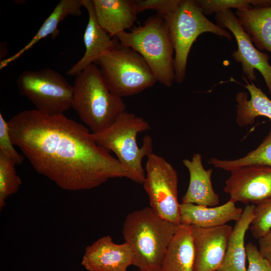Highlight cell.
Here are the masks:
<instances>
[{
  "instance_id": "484cf974",
  "label": "cell",
  "mask_w": 271,
  "mask_h": 271,
  "mask_svg": "<svg viewBox=\"0 0 271 271\" xmlns=\"http://www.w3.org/2000/svg\"><path fill=\"white\" fill-rule=\"evenodd\" d=\"M271 228V197L255 206L254 218L249 227L253 238L259 239Z\"/></svg>"
},
{
  "instance_id": "8992f818",
  "label": "cell",
  "mask_w": 271,
  "mask_h": 271,
  "mask_svg": "<svg viewBox=\"0 0 271 271\" xmlns=\"http://www.w3.org/2000/svg\"><path fill=\"white\" fill-rule=\"evenodd\" d=\"M115 39L113 46L95 63L110 91L122 98L153 86L157 81L146 61L138 52Z\"/></svg>"
},
{
  "instance_id": "8fae6325",
  "label": "cell",
  "mask_w": 271,
  "mask_h": 271,
  "mask_svg": "<svg viewBox=\"0 0 271 271\" xmlns=\"http://www.w3.org/2000/svg\"><path fill=\"white\" fill-rule=\"evenodd\" d=\"M224 191L230 200L246 205L271 197V166L249 165L231 171Z\"/></svg>"
},
{
  "instance_id": "83f0119b",
  "label": "cell",
  "mask_w": 271,
  "mask_h": 271,
  "mask_svg": "<svg viewBox=\"0 0 271 271\" xmlns=\"http://www.w3.org/2000/svg\"><path fill=\"white\" fill-rule=\"evenodd\" d=\"M15 146L10 134L8 121L0 113V153L9 158L16 165H21L24 162V157L17 151Z\"/></svg>"
},
{
  "instance_id": "4fadbf2b",
  "label": "cell",
  "mask_w": 271,
  "mask_h": 271,
  "mask_svg": "<svg viewBox=\"0 0 271 271\" xmlns=\"http://www.w3.org/2000/svg\"><path fill=\"white\" fill-rule=\"evenodd\" d=\"M133 262V252L127 242L115 243L106 235L85 248L81 264L88 271H127Z\"/></svg>"
},
{
  "instance_id": "9c48e42d",
  "label": "cell",
  "mask_w": 271,
  "mask_h": 271,
  "mask_svg": "<svg viewBox=\"0 0 271 271\" xmlns=\"http://www.w3.org/2000/svg\"><path fill=\"white\" fill-rule=\"evenodd\" d=\"M144 188L150 207L163 219L179 225L178 175L164 158L153 153L147 157Z\"/></svg>"
},
{
  "instance_id": "ba28073f",
  "label": "cell",
  "mask_w": 271,
  "mask_h": 271,
  "mask_svg": "<svg viewBox=\"0 0 271 271\" xmlns=\"http://www.w3.org/2000/svg\"><path fill=\"white\" fill-rule=\"evenodd\" d=\"M16 85L20 93L41 113L62 114L72 108L73 86L54 69L25 70L18 76Z\"/></svg>"
},
{
  "instance_id": "f546056e",
  "label": "cell",
  "mask_w": 271,
  "mask_h": 271,
  "mask_svg": "<svg viewBox=\"0 0 271 271\" xmlns=\"http://www.w3.org/2000/svg\"><path fill=\"white\" fill-rule=\"evenodd\" d=\"M258 250L263 257L271 264V228L258 239Z\"/></svg>"
},
{
  "instance_id": "ac0fdd59",
  "label": "cell",
  "mask_w": 271,
  "mask_h": 271,
  "mask_svg": "<svg viewBox=\"0 0 271 271\" xmlns=\"http://www.w3.org/2000/svg\"><path fill=\"white\" fill-rule=\"evenodd\" d=\"M255 205H246L229 237L223 263L217 271H247L245 236L254 218Z\"/></svg>"
},
{
  "instance_id": "9a60e30c",
  "label": "cell",
  "mask_w": 271,
  "mask_h": 271,
  "mask_svg": "<svg viewBox=\"0 0 271 271\" xmlns=\"http://www.w3.org/2000/svg\"><path fill=\"white\" fill-rule=\"evenodd\" d=\"M100 27L112 37L130 29L137 20L134 0H92Z\"/></svg>"
},
{
  "instance_id": "ffe728a7",
  "label": "cell",
  "mask_w": 271,
  "mask_h": 271,
  "mask_svg": "<svg viewBox=\"0 0 271 271\" xmlns=\"http://www.w3.org/2000/svg\"><path fill=\"white\" fill-rule=\"evenodd\" d=\"M242 78L246 85H241L248 91L250 97L248 99V94L244 91L239 92L235 96L237 124L240 127L250 125L258 116H264L271 120V100L253 82L249 83L243 75Z\"/></svg>"
},
{
  "instance_id": "4dcf8cb0",
  "label": "cell",
  "mask_w": 271,
  "mask_h": 271,
  "mask_svg": "<svg viewBox=\"0 0 271 271\" xmlns=\"http://www.w3.org/2000/svg\"><path fill=\"white\" fill-rule=\"evenodd\" d=\"M139 271H152V270H140Z\"/></svg>"
},
{
  "instance_id": "603a6c76",
  "label": "cell",
  "mask_w": 271,
  "mask_h": 271,
  "mask_svg": "<svg viewBox=\"0 0 271 271\" xmlns=\"http://www.w3.org/2000/svg\"><path fill=\"white\" fill-rule=\"evenodd\" d=\"M208 164L213 165L215 168L230 172L249 165L271 166V127L258 146L244 157L232 160L212 158L209 160Z\"/></svg>"
},
{
  "instance_id": "7a4b0ae2",
  "label": "cell",
  "mask_w": 271,
  "mask_h": 271,
  "mask_svg": "<svg viewBox=\"0 0 271 271\" xmlns=\"http://www.w3.org/2000/svg\"><path fill=\"white\" fill-rule=\"evenodd\" d=\"M179 225L163 219L151 207L129 213L123 223L122 233L132 249L133 265L141 270L160 271Z\"/></svg>"
},
{
  "instance_id": "44dd1931",
  "label": "cell",
  "mask_w": 271,
  "mask_h": 271,
  "mask_svg": "<svg viewBox=\"0 0 271 271\" xmlns=\"http://www.w3.org/2000/svg\"><path fill=\"white\" fill-rule=\"evenodd\" d=\"M235 15L255 47L271 53V6L237 10Z\"/></svg>"
},
{
  "instance_id": "7402d4cb",
  "label": "cell",
  "mask_w": 271,
  "mask_h": 271,
  "mask_svg": "<svg viewBox=\"0 0 271 271\" xmlns=\"http://www.w3.org/2000/svg\"><path fill=\"white\" fill-rule=\"evenodd\" d=\"M82 7V0H61L30 41L15 54L1 61L0 69L18 59L41 40L53 34L59 24L68 16L81 15Z\"/></svg>"
},
{
  "instance_id": "2e32d148",
  "label": "cell",
  "mask_w": 271,
  "mask_h": 271,
  "mask_svg": "<svg viewBox=\"0 0 271 271\" xmlns=\"http://www.w3.org/2000/svg\"><path fill=\"white\" fill-rule=\"evenodd\" d=\"M243 209L229 200L219 206L207 207L192 203L180 204V224L201 227H212L226 224L240 218Z\"/></svg>"
},
{
  "instance_id": "e0dca14e",
  "label": "cell",
  "mask_w": 271,
  "mask_h": 271,
  "mask_svg": "<svg viewBox=\"0 0 271 271\" xmlns=\"http://www.w3.org/2000/svg\"><path fill=\"white\" fill-rule=\"evenodd\" d=\"M183 163L188 170L190 181L187 191L182 197V203L207 207L217 206L219 198L212 184L213 170L204 169L201 155L195 154L191 160L184 159Z\"/></svg>"
},
{
  "instance_id": "3957f363",
  "label": "cell",
  "mask_w": 271,
  "mask_h": 271,
  "mask_svg": "<svg viewBox=\"0 0 271 271\" xmlns=\"http://www.w3.org/2000/svg\"><path fill=\"white\" fill-rule=\"evenodd\" d=\"M73 86L72 108L92 133L109 127L126 111L122 98L110 91L95 64L75 76Z\"/></svg>"
},
{
  "instance_id": "f1b7e54d",
  "label": "cell",
  "mask_w": 271,
  "mask_h": 271,
  "mask_svg": "<svg viewBox=\"0 0 271 271\" xmlns=\"http://www.w3.org/2000/svg\"><path fill=\"white\" fill-rule=\"evenodd\" d=\"M245 247L248 263L247 271H271L270 263L262 256L254 244L249 242Z\"/></svg>"
},
{
  "instance_id": "5b68a950",
  "label": "cell",
  "mask_w": 271,
  "mask_h": 271,
  "mask_svg": "<svg viewBox=\"0 0 271 271\" xmlns=\"http://www.w3.org/2000/svg\"><path fill=\"white\" fill-rule=\"evenodd\" d=\"M115 38L122 45L140 54L152 71L157 82L171 87L175 81L174 50L168 25L158 15L130 32L123 31Z\"/></svg>"
},
{
  "instance_id": "277c9868",
  "label": "cell",
  "mask_w": 271,
  "mask_h": 271,
  "mask_svg": "<svg viewBox=\"0 0 271 271\" xmlns=\"http://www.w3.org/2000/svg\"><path fill=\"white\" fill-rule=\"evenodd\" d=\"M150 128L144 118L125 111L111 125L93 135L99 146L115 154L120 164L130 173L132 181L143 184L146 174L142 161L153 153V140L150 136H145L143 145L140 148L137 137L139 133Z\"/></svg>"
},
{
  "instance_id": "7c38bea8",
  "label": "cell",
  "mask_w": 271,
  "mask_h": 271,
  "mask_svg": "<svg viewBox=\"0 0 271 271\" xmlns=\"http://www.w3.org/2000/svg\"><path fill=\"white\" fill-rule=\"evenodd\" d=\"M191 226L194 271H217L223 263L233 228L227 224L212 227Z\"/></svg>"
},
{
  "instance_id": "d6986e66",
  "label": "cell",
  "mask_w": 271,
  "mask_h": 271,
  "mask_svg": "<svg viewBox=\"0 0 271 271\" xmlns=\"http://www.w3.org/2000/svg\"><path fill=\"white\" fill-rule=\"evenodd\" d=\"M191 226L180 224L164 256L160 271H194Z\"/></svg>"
},
{
  "instance_id": "d4e9b609",
  "label": "cell",
  "mask_w": 271,
  "mask_h": 271,
  "mask_svg": "<svg viewBox=\"0 0 271 271\" xmlns=\"http://www.w3.org/2000/svg\"><path fill=\"white\" fill-rule=\"evenodd\" d=\"M195 2L205 16L231 8L243 10L271 6V0H196Z\"/></svg>"
},
{
  "instance_id": "5bb4252c",
  "label": "cell",
  "mask_w": 271,
  "mask_h": 271,
  "mask_svg": "<svg viewBox=\"0 0 271 271\" xmlns=\"http://www.w3.org/2000/svg\"><path fill=\"white\" fill-rule=\"evenodd\" d=\"M82 2L88 14V21L83 36L85 51L82 57L67 71V75L71 76H76L89 65L95 64L101 55L113 46L116 39L98 24L92 0H82Z\"/></svg>"
},
{
  "instance_id": "4316f807",
  "label": "cell",
  "mask_w": 271,
  "mask_h": 271,
  "mask_svg": "<svg viewBox=\"0 0 271 271\" xmlns=\"http://www.w3.org/2000/svg\"><path fill=\"white\" fill-rule=\"evenodd\" d=\"M181 0H136L138 14L146 10H154L164 19L173 14L179 7Z\"/></svg>"
},
{
  "instance_id": "6da1fadb",
  "label": "cell",
  "mask_w": 271,
  "mask_h": 271,
  "mask_svg": "<svg viewBox=\"0 0 271 271\" xmlns=\"http://www.w3.org/2000/svg\"><path fill=\"white\" fill-rule=\"evenodd\" d=\"M8 123L14 145L38 173L62 189L90 190L113 178L131 180L129 172L97 145L86 126L64 114L25 110Z\"/></svg>"
},
{
  "instance_id": "52a82bcc",
  "label": "cell",
  "mask_w": 271,
  "mask_h": 271,
  "mask_svg": "<svg viewBox=\"0 0 271 271\" xmlns=\"http://www.w3.org/2000/svg\"><path fill=\"white\" fill-rule=\"evenodd\" d=\"M164 20L174 47L175 81L178 83L185 79L189 54L199 36L210 32L232 39L228 31L206 18L194 0H181L178 8Z\"/></svg>"
},
{
  "instance_id": "cb8c5ba5",
  "label": "cell",
  "mask_w": 271,
  "mask_h": 271,
  "mask_svg": "<svg viewBox=\"0 0 271 271\" xmlns=\"http://www.w3.org/2000/svg\"><path fill=\"white\" fill-rule=\"evenodd\" d=\"M16 164L9 158L0 153V210L5 206L7 199L16 193L22 184L17 174Z\"/></svg>"
},
{
  "instance_id": "30bf717a",
  "label": "cell",
  "mask_w": 271,
  "mask_h": 271,
  "mask_svg": "<svg viewBox=\"0 0 271 271\" xmlns=\"http://www.w3.org/2000/svg\"><path fill=\"white\" fill-rule=\"evenodd\" d=\"M217 25L228 29L235 38L237 49L232 53L233 59L240 63L242 71L250 82L256 80L255 69L262 75L271 95V65L269 56L254 46L250 36L245 32L231 10L221 11L214 17Z\"/></svg>"
}]
</instances>
